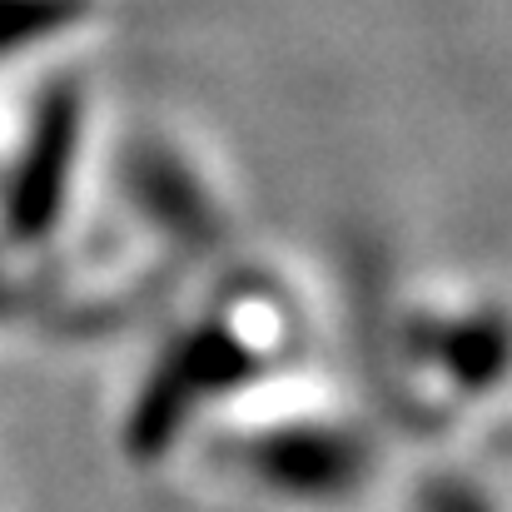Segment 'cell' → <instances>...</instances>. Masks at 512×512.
Masks as SVG:
<instances>
[{"mask_svg":"<svg viewBox=\"0 0 512 512\" xmlns=\"http://www.w3.org/2000/svg\"><path fill=\"white\" fill-rule=\"evenodd\" d=\"M453 343H458V348H448V363H453L458 373H468V378H493V373L508 363V334H503L493 319L458 329Z\"/></svg>","mask_w":512,"mask_h":512,"instance_id":"3","label":"cell"},{"mask_svg":"<svg viewBox=\"0 0 512 512\" xmlns=\"http://www.w3.org/2000/svg\"><path fill=\"white\" fill-rule=\"evenodd\" d=\"M423 512H488V508H483V498H478L473 488H463V483H433V488L423 493Z\"/></svg>","mask_w":512,"mask_h":512,"instance_id":"5","label":"cell"},{"mask_svg":"<svg viewBox=\"0 0 512 512\" xmlns=\"http://www.w3.org/2000/svg\"><path fill=\"white\" fill-rule=\"evenodd\" d=\"M70 160H75V105L55 100L45 105L20 165H15V184L5 199V219L20 239H40L65 199V179H70Z\"/></svg>","mask_w":512,"mask_h":512,"instance_id":"1","label":"cell"},{"mask_svg":"<svg viewBox=\"0 0 512 512\" xmlns=\"http://www.w3.org/2000/svg\"><path fill=\"white\" fill-rule=\"evenodd\" d=\"M45 20H55L50 5H10V10H0V45H15V40L35 35Z\"/></svg>","mask_w":512,"mask_h":512,"instance_id":"4","label":"cell"},{"mask_svg":"<svg viewBox=\"0 0 512 512\" xmlns=\"http://www.w3.org/2000/svg\"><path fill=\"white\" fill-rule=\"evenodd\" d=\"M254 468L289 493L304 498H324V493H343L358 483L363 473V453L353 438L343 433H274L264 443H254Z\"/></svg>","mask_w":512,"mask_h":512,"instance_id":"2","label":"cell"}]
</instances>
